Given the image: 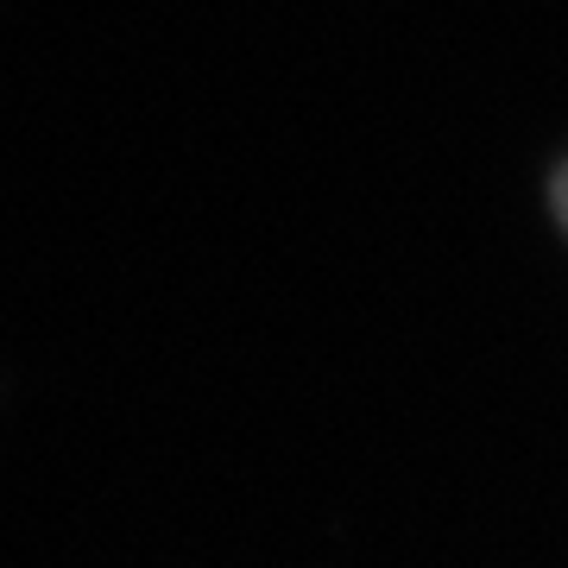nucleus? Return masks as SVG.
<instances>
[{
    "label": "nucleus",
    "instance_id": "obj_1",
    "mask_svg": "<svg viewBox=\"0 0 568 568\" xmlns=\"http://www.w3.org/2000/svg\"><path fill=\"white\" fill-rule=\"evenodd\" d=\"M556 209H562V222H568V171L556 178Z\"/></svg>",
    "mask_w": 568,
    "mask_h": 568
}]
</instances>
